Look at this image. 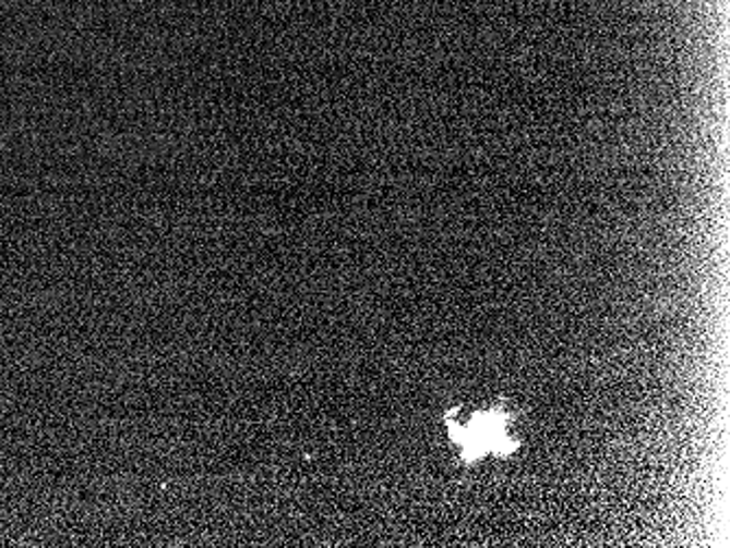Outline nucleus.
Segmentation results:
<instances>
[{"label":"nucleus","mask_w":730,"mask_h":548,"mask_svg":"<svg viewBox=\"0 0 730 548\" xmlns=\"http://www.w3.org/2000/svg\"><path fill=\"white\" fill-rule=\"evenodd\" d=\"M503 428H505V419L479 413V415H475V422L457 435L459 439H453V441L464 443L466 454H481L488 448H490V452L492 450L507 452L510 450L507 448V435L503 433Z\"/></svg>","instance_id":"f257e3e1"}]
</instances>
